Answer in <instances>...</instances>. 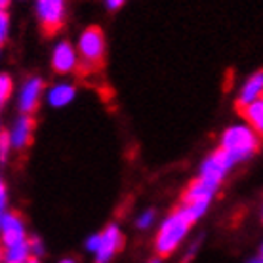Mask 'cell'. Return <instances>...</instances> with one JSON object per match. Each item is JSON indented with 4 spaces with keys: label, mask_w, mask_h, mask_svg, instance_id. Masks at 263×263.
<instances>
[{
    "label": "cell",
    "mask_w": 263,
    "mask_h": 263,
    "mask_svg": "<svg viewBox=\"0 0 263 263\" xmlns=\"http://www.w3.org/2000/svg\"><path fill=\"white\" fill-rule=\"evenodd\" d=\"M13 92V80L8 72H2L0 74V103H6L8 98L12 96Z\"/></svg>",
    "instance_id": "obj_16"
},
{
    "label": "cell",
    "mask_w": 263,
    "mask_h": 263,
    "mask_svg": "<svg viewBox=\"0 0 263 263\" xmlns=\"http://www.w3.org/2000/svg\"><path fill=\"white\" fill-rule=\"evenodd\" d=\"M77 98V88L71 82H55L46 90L48 105L53 109H63Z\"/></svg>",
    "instance_id": "obj_12"
},
{
    "label": "cell",
    "mask_w": 263,
    "mask_h": 263,
    "mask_svg": "<svg viewBox=\"0 0 263 263\" xmlns=\"http://www.w3.org/2000/svg\"><path fill=\"white\" fill-rule=\"evenodd\" d=\"M124 244V235L117 223L107 225L101 233H93L86 238V250L93 256L96 263H111Z\"/></svg>",
    "instance_id": "obj_3"
},
{
    "label": "cell",
    "mask_w": 263,
    "mask_h": 263,
    "mask_svg": "<svg viewBox=\"0 0 263 263\" xmlns=\"http://www.w3.org/2000/svg\"><path fill=\"white\" fill-rule=\"evenodd\" d=\"M33 257L29 238L12 246H2V263H27Z\"/></svg>",
    "instance_id": "obj_14"
},
{
    "label": "cell",
    "mask_w": 263,
    "mask_h": 263,
    "mask_svg": "<svg viewBox=\"0 0 263 263\" xmlns=\"http://www.w3.org/2000/svg\"><path fill=\"white\" fill-rule=\"evenodd\" d=\"M0 237H2V246H12L21 240H27L25 221L17 216L15 212H2L0 216Z\"/></svg>",
    "instance_id": "obj_9"
},
{
    "label": "cell",
    "mask_w": 263,
    "mask_h": 263,
    "mask_svg": "<svg viewBox=\"0 0 263 263\" xmlns=\"http://www.w3.org/2000/svg\"><path fill=\"white\" fill-rule=\"evenodd\" d=\"M33 132H34V122L31 115H21L13 120V124L10 126V141H12V149L15 151H23L31 145V139H33Z\"/></svg>",
    "instance_id": "obj_11"
},
{
    "label": "cell",
    "mask_w": 263,
    "mask_h": 263,
    "mask_svg": "<svg viewBox=\"0 0 263 263\" xmlns=\"http://www.w3.org/2000/svg\"><path fill=\"white\" fill-rule=\"evenodd\" d=\"M261 98H263V71H259V72H254L250 79L242 84L237 98V105L238 109H242V107L250 105V103H254V101H257V99Z\"/></svg>",
    "instance_id": "obj_13"
},
{
    "label": "cell",
    "mask_w": 263,
    "mask_h": 263,
    "mask_svg": "<svg viewBox=\"0 0 263 263\" xmlns=\"http://www.w3.org/2000/svg\"><path fill=\"white\" fill-rule=\"evenodd\" d=\"M124 2L126 0H105V6L109 8V10H119Z\"/></svg>",
    "instance_id": "obj_22"
},
{
    "label": "cell",
    "mask_w": 263,
    "mask_h": 263,
    "mask_svg": "<svg viewBox=\"0 0 263 263\" xmlns=\"http://www.w3.org/2000/svg\"><path fill=\"white\" fill-rule=\"evenodd\" d=\"M10 147H12V141H10V134H8V130H2V136H0V160H2V162H6Z\"/></svg>",
    "instance_id": "obj_18"
},
{
    "label": "cell",
    "mask_w": 263,
    "mask_h": 263,
    "mask_svg": "<svg viewBox=\"0 0 263 263\" xmlns=\"http://www.w3.org/2000/svg\"><path fill=\"white\" fill-rule=\"evenodd\" d=\"M8 33H10V15L6 10L0 12V42H6Z\"/></svg>",
    "instance_id": "obj_19"
},
{
    "label": "cell",
    "mask_w": 263,
    "mask_h": 263,
    "mask_svg": "<svg viewBox=\"0 0 263 263\" xmlns=\"http://www.w3.org/2000/svg\"><path fill=\"white\" fill-rule=\"evenodd\" d=\"M191 221L185 217V214L179 208L168 214V216L162 219V223L157 231V237H155V250H157L158 256H172L174 252L178 250L181 242H183L187 235H189V229H191Z\"/></svg>",
    "instance_id": "obj_2"
},
{
    "label": "cell",
    "mask_w": 263,
    "mask_h": 263,
    "mask_svg": "<svg viewBox=\"0 0 263 263\" xmlns=\"http://www.w3.org/2000/svg\"><path fill=\"white\" fill-rule=\"evenodd\" d=\"M238 111L242 115V119L246 120V124L252 126L257 132V136L263 138V98L250 103V105L242 107V109H238Z\"/></svg>",
    "instance_id": "obj_15"
},
{
    "label": "cell",
    "mask_w": 263,
    "mask_h": 263,
    "mask_svg": "<svg viewBox=\"0 0 263 263\" xmlns=\"http://www.w3.org/2000/svg\"><path fill=\"white\" fill-rule=\"evenodd\" d=\"M149 263H160V259H151Z\"/></svg>",
    "instance_id": "obj_28"
},
{
    "label": "cell",
    "mask_w": 263,
    "mask_h": 263,
    "mask_svg": "<svg viewBox=\"0 0 263 263\" xmlns=\"http://www.w3.org/2000/svg\"><path fill=\"white\" fill-rule=\"evenodd\" d=\"M10 2H12V0H0V8H2V10H6Z\"/></svg>",
    "instance_id": "obj_23"
},
{
    "label": "cell",
    "mask_w": 263,
    "mask_h": 263,
    "mask_svg": "<svg viewBox=\"0 0 263 263\" xmlns=\"http://www.w3.org/2000/svg\"><path fill=\"white\" fill-rule=\"evenodd\" d=\"M42 92H44V80L40 77H29L21 84L20 93H17V107L21 115H33L36 111Z\"/></svg>",
    "instance_id": "obj_8"
},
{
    "label": "cell",
    "mask_w": 263,
    "mask_h": 263,
    "mask_svg": "<svg viewBox=\"0 0 263 263\" xmlns=\"http://www.w3.org/2000/svg\"><path fill=\"white\" fill-rule=\"evenodd\" d=\"M77 50L80 55V63L86 69H93L103 63L105 58V34L99 27H88L79 36Z\"/></svg>",
    "instance_id": "obj_4"
},
{
    "label": "cell",
    "mask_w": 263,
    "mask_h": 263,
    "mask_svg": "<svg viewBox=\"0 0 263 263\" xmlns=\"http://www.w3.org/2000/svg\"><path fill=\"white\" fill-rule=\"evenodd\" d=\"M237 164L231 155L223 151V149H219L217 147L216 151L208 155V157L202 160V166H200V172H198V176L206 181H210V183H216L221 187L223 183V179L227 178V174L233 170V166Z\"/></svg>",
    "instance_id": "obj_6"
},
{
    "label": "cell",
    "mask_w": 263,
    "mask_h": 263,
    "mask_svg": "<svg viewBox=\"0 0 263 263\" xmlns=\"http://www.w3.org/2000/svg\"><path fill=\"white\" fill-rule=\"evenodd\" d=\"M27 263H40V259H39V257H31V259H29Z\"/></svg>",
    "instance_id": "obj_26"
},
{
    "label": "cell",
    "mask_w": 263,
    "mask_h": 263,
    "mask_svg": "<svg viewBox=\"0 0 263 263\" xmlns=\"http://www.w3.org/2000/svg\"><path fill=\"white\" fill-rule=\"evenodd\" d=\"M60 263H77L74 259H71V257H65V259H61Z\"/></svg>",
    "instance_id": "obj_25"
},
{
    "label": "cell",
    "mask_w": 263,
    "mask_h": 263,
    "mask_svg": "<svg viewBox=\"0 0 263 263\" xmlns=\"http://www.w3.org/2000/svg\"><path fill=\"white\" fill-rule=\"evenodd\" d=\"M219 149H223L235 162H244L259 149V136L248 124H231L221 132Z\"/></svg>",
    "instance_id": "obj_1"
},
{
    "label": "cell",
    "mask_w": 263,
    "mask_h": 263,
    "mask_svg": "<svg viewBox=\"0 0 263 263\" xmlns=\"http://www.w3.org/2000/svg\"><path fill=\"white\" fill-rule=\"evenodd\" d=\"M80 63L79 50L72 46L71 42L61 40L58 42L52 50V69L58 74H69V72L77 71Z\"/></svg>",
    "instance_id": "obj_7"
},
{
    "label": "cell",
    "mask_w": 263,
    "mask_h": 263,
    "mask_svg": "<svg viewBox=\"0 0 263 263\" xmlns=\"http://www.w3.org/2000/svg\"><path fill=\"white\" fill-rule=\"evenodd\" d=\"M219 185L210 183L198 176L197 179H193L191 183L187 185V189L183 191V197H181V204H212V198L216 197Z\"/></svg>",
    "instance_id": "obj_10"
},
{
    "label": "cell",
    "mask_w": 263,
    "mask_h": 263,
    "mask_svg": "<svg viewBox=\"0 0 263 263\" xmlns=\"http://www.w3.org/2000/svg\"><path fill=\"white\" fill-rule=\"evenodd\" d=\"M259 256L263 257V244H261V248H259Z\"/></svg>",
    "instance_id": "obj_27"
},
{
    "label": "cell",
    "mask_w": 263,
    "mask_h": 263,
    "mask_svg": "<svg viewBox=\"0 0 263 263\" xmlns=\"http://www.w3.org/2000/svg\"><path fill=\"white\" fill-rule=\"evenodd\" d=\"M153 223H155V212L153 210L141 212L138 216V219H136L138 229H149V227H153Z\"/></svg>",
    "instance_id": "obj_17"
},
{
    "label": "cell",
    "mask_w": 263,
    "mask_h": 263,
    "mask_svg": "<svg viewBox=\"0 0 263 263\" xmlns=\"http://www.w3.org/2000/svg\"><path fill=\"white\" fill-rule=\"evenodd\" d=\"M248 263H263V257L259 256V257H254V259H250Z\"/></svg>",
    "instance_id": "obj_24"
},
{
    "label": "cell",
    "mask_w": 263,
    "mask_h": 263,
    "mask_svg": "<svg viewBox=\"0 0 263 263\" xmlns=\"http://www.w3.org/2000/svg\"><path fill=\"white\" fill-rule=\"evenodd\" d=\"M34 12L42 31L46 34H53L65 23L67 0H34Z\"/></svg>",
    "instance_id": "obj_5"
},
{
    "label": "cell",
    "mask_w": 263,
    "mask_h": 263,
    "mask_svg": "<svg viewBox=\"0 0 263 263\" xmlns=\"http://www.w3.org/2000/svg\"><path fill=\"white\" fill-rule=\"evenodd\" d=\"M29 244H31V254H33V257H42L44 256V242L40 240V237H36V235H33V237H29Z\"/></svg>",
    "instance_id": "obj_20"
},
{
    "label": "cell",
    "mask_w": 263,
    "mask_h": 263,
    "mask_svg": "<svg viewBox=\"0 0 263 263\" xmlns=\"http://www.w3.org/2000/svg\"><path fill=\"white\" fill-rule=\"evenodd\" d=\"M6 202H8V189H6V183L2 181L0 183V210L6 212Z\"/></svg>",
    "instance_id": "obj_21"
}]
</instances>
